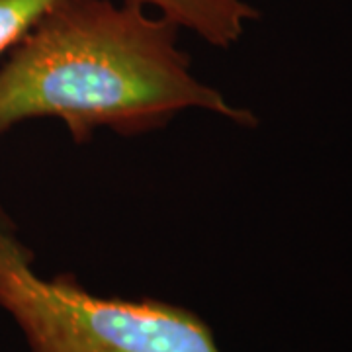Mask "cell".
<instances>
[{"label":"cell","mask_w":352,"mask_h":352,"mask_svg":"<svg viewBox=\"0 0 352 352\" xmlns=\"http://www.w3.org/2000/svg\"><path fill=\"white\" fill-rule=\"evenodd\" d=\"M180 32L138 0H61L0 61V133L55 118L87 143L98 129L149 133L190 110L256 126L194 75Z\"/></svg>","instance_id":"cell-1"},{"label":"cell","mask_w":352,"mask_h":352,"mask_svg":"<svg viewBox=\"0 0 352 352\" xmlns=\"http://www.w3.org/2000/svg\"><path fill=\"white\" fill-rule=\"evenodd\" d=\"M0 309L30 352H223L212 327L186 307L96 296L71 274L39 276L30 251L0 258Z\"/></svg>","instance_id":"cell-2"},{"label":"cell","mask_w":352,"mask_h":352,"mask_svg":"<svg viewBox=\"0 0 352 352\" xmlns=\"http://www.w3.org/2000/svg\"><path fill=\"white\" fill-rule=\"evenodd\" d=\"M59 2L61 0H0V61L32 30V25ZM24 249L0 217V256Z\"/></svg>","instance_id":"cell-4"},{"label":"cell","mask_w":352,"mask_h":352,"mask_svg":"<svg viewBox=\"0 0 352 352\" xmlns=\"http://www.w3.org/2000/svg\"><path fill=\"white\" fill-rule=\"evenodd\" d=\"M215 47L239 41L258 12L245 0H138Z\"/></svg>","instance_id":"cell-3"}]
</instances>
